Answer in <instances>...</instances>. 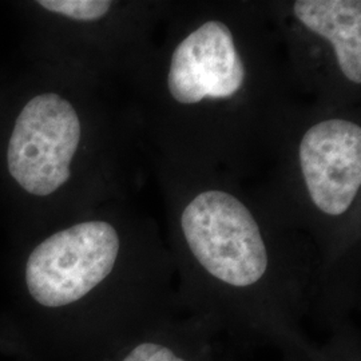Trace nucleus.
<instances>
[{"instance_id":"obj_6","label":"nucleus","mask_w":361,"mask_h":361,"mask_svg":"<svg viewBox=\"0 0 361 361\" xmlns=\"http://www.w3.org/2000/svg\"><path fill=\"white\" fill-rule=\"evenodd\" d=\"M104 361H233L214 324L170 317L125 343Z\"/></svg>"},{"instance_id":"obj_1","label":"nucleus","mask_w":361,"mask_h":361,"mask_svg":"<svg viewBox=\"0 0 361 361\" xmlns=\"http://www.w3.org/2000/svg\"><path fill=\"white\" fill-rule=\"evenodd\" d=\"M180 231L197 268L224 290L209 316L224 338L243 348L273 347L280 353L310 340L264 292L271 249L243 202L219 190L198 194L182 213Z\"/></svg>"},{"instance_id":"obj_9","label":"nucleus","mask_w":361,"mask_h":361,"mask_svg":"<svg viewBox=\"0 0 361 361\" xmlns=\"http://www.w3.org/2000/svg\"><path fill=\"white\" fill-rule=\"evenodd\" d=\"M38 4L51 13H61L80 22L98 20L111 7V1L106 0H40Z\"/></svg>"},{"instance_id":"obj_4","label":"nucleus","mask_w":361,"mask_h":361,"mask_svg":"<svg viewBox=\"0 0 361 361\" xmlns=\"http://www.w3.org/2000/svg\"><path fill=\"white\" fill-rule=\"evenodd\" d=\"M300 162L313 204L328 216H341L361 185V129L344 119L310 128L300 145Z\"/></svg>"},{"instance_id":"obj_2","label":"nucleus","mask_w":361,"mask_h":361,"mask_svg":"<svg viewBox=\"0 0 361 361\" xmlns=\"http://www.w3.org/2000/svg\"><path fill=\"white\" fill-rule=\"evenodd\" d=\"M121 238L104 221L80 222L40 243L30 255L26 284L39 305L66 310L83 302L116 271Z\"/></svg>"},{"instance_id":"obj_5","label":"nucleus","mask_w":361,"mask_h":361,"mask_svg":"<svg viewBox=\"0 0 361 361\" xmlns=\"http://www.w3.org/2000/svg\"><path fill=\"white\" fill-rule=\"evenodd\" d=\"M245 67L229 27L210 20L183 39L171 58L168 86L180 104L229 98L241 89Z\"/></svg>"},{"instance_id":"obj_7","label":"nucleus","mask_w":361,"mask_h":361,"mask_svg":"<svg viewBox=\"0 0 361 361\" xmlns=\"http://www.w3.org/2000/svg\"><path fill=\"white\" fill-rule=\"evenodd\" d=\"M297 19L317 35L328 39L343 74L361 82V3L359 0H298Z\"/></svg>"},{"instance_id":"obj_8","label":"nucleus","mask_w":361,"mask_h":361,"mask_svg":"<svg viewBox=\"0 0 361 361\" xmlns=\"http://www.w3.org/2000/svg\"><path fill=\"white\" fill-rule=\"evenodd\" d=\"M323 343L308 340L298 348L281 353V361H361L360 329L349 322L329 331Z\"/></svg>"},{"instance_id":"obj_3","label":"nucleus","mask_w":361,"mask_h":361,"mask_svg":"<svg viewBox=\"0 0 361 361\" xmlns=\"http://www.w3.org/2000/svg\"><path fill=\"white\" fill-rule=\"evenodd\" d=\"M79 140L73 104L54 92L40 94L15 122L7 152L10 174L28 193L50 195L70 178Z\"/></svg>"}]
</instances>
